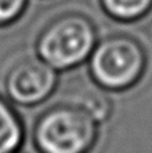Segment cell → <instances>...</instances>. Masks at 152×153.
<instances>
[{"label": "cell", "instance_id": "obj_1", "mask_svg": "<svg viewBox=\"0 0 152 153\" xmlns=\"http://www.w3.org/2000/svg\"><path fill=\"white\" fill-rule=\"evenodd\" d=\"M98 136V122L86 106L70 102L40 114L32 138L38 153H90Z\"/></svg>", "mask_w": 152, "mask_h": 153}, {"label": "cell", "instance_id": "obj_2", "mask_svg": "<svg viewBox=\"0 0 152 153\" xmlns=\"http://www.w3.org/2000/svg\"><path fill=\"white\" fill-rule=\"evenodd\" d=\"M96 28L81 13H65L43 28L38 38L39 58L55 70L75 67L89 58L96 46Z\"/></svg>", "mask_w": 152, "mask_h": 153}, {"label": "cell", "instance_id": "obj_3", "mask_svg": "<svg viewBox=\"0 0 152 153\" xmlns=\"http://www.w3.org/2000/svg\"><path fill=\"white\" fill-rule=\"evenodd\" d=\"M89 58L94 81L112 91L127 90L136 85L147 65L144 48L127 35L105 38L94 46Z\"/></svg>", "mask_w": 152, "mask_h": 153}, {"label": "cell", "instance_id": "obj_4", "mask_svg": "<svg viewBox=\"0 0 152 153\" xmlns=\"http://www.w3.org/2000/svg\"><path fill=\"white\" fill-rule=\"evenodd\" d=\"M57 85L55 69L38 56L18 61L5 76V91L11 101L35 106L51 95Z\"/></svg>", "mask_w": 152, "mask_h": 153}, {"label": "cell", "instance_id": "obj_5", "mask_svg": "<svg viewBox=\"0 0 152 153\" xmlns=\"http://www.w3.org/2000/svg\"><path fill=\"white\" fill-rule=\"evenodd\" d=\"M24 141V128L13 108L0 97V153L19 152Z\"/></svg>", "mask_w": 152, "mask_h": 153}, {"label": "cell", "instance_id": "obj_6", "mask_svg": "<svg viewBox=\"0 0 152 153\" xmlns=\"http://www.w3.org/2000/svg\"><path fill=\"white\" fill-rule=\"evenodd\" d=\"M104 11L116 20L133 22L148 13L152 0H100Z\"/></svg>", "mask_w": 152, "mask_h": 153}, {"label": "cell", "instance_id": "obj_7", "mask_svg": "<svg viewBox=\"0 0 152 153\" xmlns=\"http://www.w3.org/2000/svg\"><path fill=\"white\" fill-rule=\"evenodd\" d=\"M26 5L27 0H0V27L18 20Z\"/></svg>", "mask_w": 152, "mask_h": 153}, {"label": "cell", "instance_id": "obj_8", "mask_svg": "<svg viewBox=\"0 0 152 153\" xmlns=\"http://www.w3.org/2000/svg\"><path fill=\"white\" fill-rule=\"evenodd\" d=\"M82 103L86 106V109L90 111V114L96 118L98 124L104 122L110 114V105L105 97L93 95V97H89L86 101H83Z\"/></svg>", "mask_w": 152, "mask_h": 153}, {"label": "cell", "instance_id": "obj_9", "mask_svg": "<svg viewBox=\"0 0 152 153\" xmlns=\"http://www.w3.org/2000/svg\"><path fill=\"white\" fill-rule=\"evenodd\" d=\"M16 153H19V152H16Z\"/></svg>", "mask_w": 152, "mask_h": 153}]
</instances>
